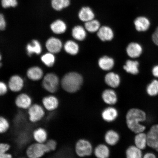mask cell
<instances>
[{"instance_id": "ba28073f", "label": "cell", "mask_w": 158, "mask_h": 158, "mask_svg": "<svg viewBox=\"0 0 158 158\" xmlns=\"http://www.w3.org/2000/svg\"><path fill=\"white\" fill-rule=\"evenodd\" d=\"M24 86V81L21 77L15 75L10 78L9 87L11 91L18 92L22 89Z\"/></svg>"}, {"instance_id": "8992f818", "label": "cell", "mask_w": 158, "mask_h": 158, "mask_svg": "<svg viewBox=\"0 0 158 158\" xmlns=\"http://www.w3.org/2000/svg\"><path fill=\"white\" fill-rule=\"evenodd\" d=\"M28 109L29 120L33 123L40 121L45 115L44 109L38 104L31 105Z\"/></svg>"}, {"instance_id": "f546056e", "label": "cell", "mask_w": 158, "mask_h": 158, "mask_svg": "<svg viewBox=\"0 0 158 158\" xmlns=\"http://www.w3.org/2000/svg\"><path fill=\"white\" fill-rule=\"evenodd\" d=\"M64 49L67 53L71 55H76L78 52L79 46L77 44L72 40L67 41L64 45Z\"/></svg>"}, {"instance_id": "7c38bea8", "label": "cell", "mask_w": 158, "mask_h": 158, "mask_svg": "<svg viewBox=\"0 0 158 158\" xmlns=\"http://www.w3.org/2000/svg\"><path fill=\"white\" fill-rule=\"evenodd\" d=\"M126 51L128 56L131 58H137L143 52V48L138 43H131L128 45Z\"/></svg>"}, {"instance_id": "484cf974", "label": "cell", "mask_w": 158, "mask_h": 158, "mask_svg": "<svg viewBox=\"0 0 158 158\" xmlns=\"http://www.w3.org/2000/svg\"><path fill=\"white\" fill-rule=\"evenodd\" d=\"M137 134L134 139L135 146L140 149H145L147 145V134L143 132Z\"/></svg>"}, {"instance_id": "4dcf8cb0", "label": "cell", "mask_w": 158, "mask_h": 158, "mask_svg": "<svg viewBox=\"0 0 158 158\" xmlns=\"http://www.w3.org/2000/svg\"><path fill=\"white\" fill-rule=\"evenodd\" d=\"M70 0H52L51 5L53 9L56 11H60L70 5Z\"/></svg>"}, {"instance_id": "60d3db41", "label": "cell", "mask_w": 158, "mask_h": 158, "mask_svg": "<svg viewBox=\"0 0 158 158\" xmlns=\"http://www.w3.org/2000/svg\"><path fill=\"white\" fill-rule=\"evenodd\" d=\"M152 40L155 44L158 46V27L153 34Z\"/></svg>"}, {"instance_id": "7402d4cb", "label": "cell", "mask_w": 158, "mask_h": 158, "mask_svg": "<svg viewBox=\"0 0 158 158\" xmlns=\"http://www.w3.org/2000/svg\"><path fill=\"white\" fill-rule=\"evenodd\" d=\"M99 66L102 70L108 71L113 68L114 61L113 59L107 56H104L99 59Z\"/></svg>"}, {"instance_id": "f35d334b", "label": "cell", "mask_w": 158, "mask_h": 158, "mask_svg": "<svg viewBox=\"0 0 158 158\" xmlns=\"http://www.w3.org/2000/svg\"><path fill=\"white\" fill-rule=\"evenodd\" d=\"M8 90L7 87L3 82L0 81V96H2L6 94Z\"/></svg>"}, {"instance_id": "f1b7e54d", "label": "cell", "mask_w": 158, "mask_h": 158, "mask_svg": "<svg viewBox=\"0 0 158 158\" xmlns=\"http://www.w3.org/2000/svg\"><path fill=\"white\" fill-rule=\"evenodd\" d=\"M141 150L136 146H130L126 150V157L128 158H141L143 156Z\"/></svg>"}, {"instance_id": "8fae6325", "label": "cell", "mask_w": 158, "mask_h": 158, "mask_svg": "<svg viewBox=\"0 0 158 158\" xmlns=\"http://www.w3.org/2000/svg\"><path fill=\"white\" fill-rule=\"evenodd\" d=\"M42 103L44 107L48 111H53L58 108L59 102L56 97L49 95L45 97L42 100Z\"/></svg>"}, {"instance_id": "5b68a950", "label": "cell", "mask_w": 158, "mask_h": 158, "mask_svg": "<svg viewBox=\"0 0 158 158\" xmlns=\"http://www.w3.org/2000/svg\"><path fill=\"white\" fill-rule=\"evenodd\" d=\"M75 151L78 156L84 157L91 155L93 148L89 142L85 139H81L77 142Z\"/></svg>"}, {"instance_id": "e575fe53", "label": "cell", "mask_w": 158, "mask_h": 158, "mask_svg": "<svg viewBox=\"0 0 158 158\" xmlns=\"http://www.w3.org/2000/svg\"><path fill=\"white\" fill-rule=\"evenodd\" d=\"M10 148L9 144L6 143H0V158H11L12 156L7 153Z\"/></svg>"}, {"instance_id": "d6986e66", "label": "cell", "mask_w": 158, "mask_h": 158, "mask_svg": "<svg viewBox=\"0 0 158 158\" xmlns=\"http://www.w3.org/2000/svg\"><path fill=\"white\" fill-rule=\"evenodd\" d=\"M27 77L30 80L37 81L40 80L43 75V71L38 67H33L29 68L27 71Z\"/></svg>"}, {"instance_id": "ac0fdd59", "label": "cell", "mask_w": 158, "mask_h": 158, "mask_svg": "<svg viewBox=\"0 0 158 158\" xmlns=\"http://www.w3.org/2000/svg\"><path fill=\"white\" fill-rule=\"evenodd\" d=\"M27 54L29 56L33 54L39 55L42 51V47L39 41L34 40L27 45L26 47Z\"/></svg>"}, {"instance_id": "ab89813d", "label": "cell", "mask_w": 158, "mask_h": 158, "mask_svg": "<svg viewBox=\"0 0 158 158\" xmlns=\"http://www.w3.org/2000/svg\"><path fill=\"white\" fill-rule=\"evenodd\" d=\"M6 22L4 15L0 13V30L3 31L5 29Z\"/></svg>"}, {"instance_id": "52a82bcc", "label": "cell", "mask_w": 158, "mask_h": 158, "mask_svg": "<svg viewBox=\"0 0 158 158\" xmlns=\"http://www.w3.org/2000/svg\"><path fill=\"white\" fill-rule=\"evenodd\" d=\"M147 145L158 152V124L152 126L147 134Z\"/></svg>"}, {"instance_id": "9c48e42d", "label": "cell", "mask_w": 158, "mask_h": 158, "mask_svg": "<svg viewBox=\"0 0 158 158\" xmlns=\"http://www.w3.org/2000/svg\"><path fill=\"white\" fill-rule=\"evenodd\" d=\"M45 45L49 52L53 54L60 52L62 47V43L60 40L53 37L47 40Z\"/></svg>"}, {"instance_id": "7a4b0ae2", "label": "cell", "mask_w": 158, "mask_h": 158, "mask_svg": "<svg viewBox=\"0 0 158 158\" xmlns=\"http://www.w3.org/2000/svg\"><path fill=\"white\" fill-rule=\"evenodd\" d=\"M83 79L80 74L72 72L68 73L63 77L61 84L64 90L69 93H74L80 89Z\"/></svg>"}, {"instance_id": "d590c367", "label": "cell", "mask_w": 158, "mask_h": 158, "mask_svg": "<svg viewBox=\"0 0 158 158\" xmlns=\"http://www.w3.org/2000/svg\"><path fill=\"white\" fill-rule=\"evenodd\" d=\"M9 127L8 121L5 118L0 116V133H6L9 130Z\"/></svg>"}, {"instance_id": "cb8c5ba5", "label": "cell", "mask_w": 158, "mask_h": 158, "mask_svg": "<svg viewBox=\"0 0 158 158\" xmlns=\"http://www.w3.org/2000/svg\"><path fill=\"white\" fill-rule=\"evenodd\" d=\"M51 28L55 34H62L66 30L67 26L64 22L61 20H57L51 25Z\"/></svg>"}, {"instance_id": "4fadbf2b", "label": "cell", "mask_w": 158, "mask_h": 158, "mask_svg": "<svg viewBox=\"0 0 158 158\" xmlns=\"http://www.w3.org/2000/svg\"><path fill=\"white\" fill-rule=\"evenodd\" d=\"M102 98L106 103L110 105L115 104L118 101L117 94L114 91L111 89L104 90L102 92Z\"/></svg>"}, {"instance_id": "b9f144b4", "label": "cell", "mask_w": 158, "mask_h": 158, "mask_svg": "<svg viewBox=\"0 0 158 158\" xmlns=\"http://www.w3.org/2000/svg\"><path fill=\"white\" fill-rule=\"evenodd\" d=\"M152 72L153 76L156 77L158 78V65L153 67Z\"/></svg>"}, {"instance_id": "ee69618b", "label": "cell", "mask_w": 158, "mask_h": 158, "mask_svg": "<svg viewBox=\"0 0 158 158\" xmlns=\"http://www.w3.org/2000/svg\"><path fill=\"white\" fill-rule=\"evenodd\" d=\"M1 59H2V56H1V54H0V68H1V67L2 66V64L1 62Z\"/></svg>"}, {"instance_id": "ffe728a7", "label": "cell", "mask_w": 158, "mask_h": 158, "mask_svg": "<svg viewBox=\"0 0 158 158\" xmlns=\"http://www.w3.org/2000/svg\"><path fill=\"white\" fill-rule=\"evenodd\" d=\"M78 16L81 20L85 23L93 19L94 17L93 11L88 7L82 8L79 12Z\"/></svg>"}, {"instance_id": "d4e9b609", "label": "cell", "mask_w": 158, "mask_h": 158, "mask_svg": "<svg viewBox=\"0 0 158 158\" xmlns=\"http://www.w3.org/2000/svg\"><path fill=\"white\" fill-rule=\"evenodd\" d=\"M139 63L137 61L128 60L126 61L123 68L126 72L133 75H136L139 73Z\"/></svg>"}, {"instance_id": "2e32d148", "label": "cell", "mask_w": 158, "mask_h": 158, "mask_svg": "<svg viewBox=\"0 0 158 158\" xmlns=\"http://www.w3.org/2000/svg\"><path fill=\"white\" fill-rule=\"evenodd\" d=\"M150 22L147 17H139L134 21L136 30L139 31H145L148 30L150 26Z\"/></svg>"}, {"instance_id": "1f68e13d", "label": "cell", "mask_w": 158, "mask_h": 158, "mask_svg": "<svg viewBox=\"0 0 158 158\" xmlns=\"http://www.w3.org/2000/svg\"><path fill=\"white\" fill-rule=\"evenodd\" d=\"M85 27L87 31L91 33H94L98 31L100 28V23L96 20L92 19L86 22Z\"/></svg>"}, {"instance_id": "d6a6232c", "label": "cell", "mask_w": 158, "mask_h": 158, "mask_svg": "<svg viewBox=\"0 0 158 158\" xmlns=\"http://www.w3.org/2000/svg\"><path fill=\"white\" fill-rule=\"evenodd\" d=\"M147 93L150 96H154L158 94V81L154 80L148 85L147 88Z\"/></svg>"}, {"instance_id": "e0dca14e", "label": "cell", "mask_w": 158, "mask_h": 158, "mask_svg": "<svg viewBox=\"0 0 158 158\" xmlns=\"http://www.w3.org/2000/svg\"><path fill=\"white\" fill-rule=\"evenodd\" d=\"M105 81L108 86L116 88L119 85L120 79L119 76L113 72L108 73L105 77Z\"/></svg>"}, {"instance_id": "44dd1931", "label": "cell", "mask_w": 158, "mask_h": 158, "mask_svg": "<svg viewBox=\"0 0 158 158\" xmlns=\"http://www.w3.org/2000/svg\"><path fill=\"white\" fill-rule=\"evenodd\" d=\"M105 140L108 145L114 146L117 144L119 140V134L113 130H109L105 135Z\"/></svg>"}, {"instance_id": "30bf717a", "label": "cell", "mask_w": 158, "mask_h": 158, "mask_svg": "<svg viewBox=\"0 0 158 158\" xmlns=\"http://www.w3.org/2000/svg\"><path fill=\"white\" fill-rule=\"evenodd\" d=\"M32 100L30 97L26 94H21L17 96L15 104L18 107L23 109H28L31 105Z\"/></svg>"}, {"instance_id": "83f0119b", "label": "cell", "mask_w": 158, "mask_h": 158, "mask_svg": "<svg viewBox=\"0 0 158 158\" xmlns=\"http://www.w3.org/2000/svg\"><path fill=\"white\" fill-rule=\"evenodd\" d=\"M72 35L77 40L82 41L86 38V33L83 27L81 26H77L73 28Z\"/></svg>"}, {"instance_id": "74e56055", "label": "cell", "mask_w": 158, "mask_h": 158, "mask_svg": "<svg viewBox=\"0 0 158 158\" xmlns=\"http://www.w3.org/2000/svg\"><path fill=\"white\" fill-rule=\"evenodd\" d=\"M47 146L49 152L51 151H54L57 147V143L56 141L53 139L47 140L45 143Z\"/></svg>"}, {"instance_id": "7bdbcfd3", "label": "cell", "mask_w": 158, "mask_h": 158, "mask_svg": "<svg viewBox=\"0 0 158 158\" xmlns=\"http://www.w3.org/2000/svg\"><path fill=\"white\" fill-rule=\"evenodd\" d=\"M144 158H155L156 157L155 154L152 153H148L144 155Z\"/></svg>"}, {"instance_id": "5bb4252c", "label": "cell", "mask_w": 158, "mask_h": 158, "mask_svg": "<svg viewBox=\"0 0 158 158\" xmlns=\"http://www.w3.org/2000/svg\"><path fill=\"white\" fill-rule=\"evenodd\" d=\"M118 112L115 108L112 107L106 108L102 111V115L105 121L110 122L114 121L118 116Z\"/></svg>"}, {"instance_id": "8d00e7d4", "label": "cell", "mask_w": 158, "mask_h": 158, "mask_svg": "<svg viewBox=\"0 0 158 158\" xmlns=\"http://www.w3.org/2000/svg\"><path fill=\"white\" fill-rule=\"evenodd\" d=\"M2 6L4 8H8L10 7H15L18 4L17 0H1Z\"/></svg>"}, {"instance_id": "3957f363", "label": "cell", "mask_w": 158, "mask_h": 158, "mask_svg": "<svg viewBox=\"0 0 158 158\" xmlns=\"http://www.w3.org/2000/svg\"><path fill=\"white\" fill-rule=\"evenodd\" d=\"M59 79L56 74L52 73L45 75L42 82V86L45 90L51 94L55 93L58 90Z\"/></svg>"}, {"instance_id": "603a6c76", "label": "cell", "mask_w": 158, "mask_h": 158, "mask_svg": "<svg viewBox=\"0 0 158 158\" xmlns=\"http://www.w3.org/2000/svg\"><path fill=\"white\" fill-rule=\"evenodd\" d=\"M33 137L37 143H45L47 141L48 135L44 128H39L33 132Z\"/></svg>"}, {"instance_id": "836d02e7", "label": "cell", "mask_w": 158, "mask_h": 158, "mask_svg": "<svg viewBox=\"0 0 158 158\" xmlns=\"http://www.w3.org/2000/svg\"><path fill=\"white\" fill-rule=\"evenodd\" d=\"M41 60L44 64L49 67H52L55 62V57L52 53L49 52L43 55Z\"/></svg>"}, {"instance_id": "9a60e30c", "label": "cell", "mask_w": 158, "mask_h": 158, "mask_svg": "<svg viewBox=\"0 0 158 158\" xmlns=\"http://www.w3.org/2000/svg\"><path fill=\"white\" fill-rule=\"evenodd\" d=\"M97 35L99 38L102 41L111 40L114 37V33L111 29L106 26L100 27Z\"/></svg>"}, {"instance_id": "6da1fadb", "label": "cell", "mask_w": 158, "mask_h": 158, "mask_svg": "<svg viewBox=\"0 0 158 158\" xmlns=\"http://www.w3.org/2000/svg\"><path fill=\"white\" fill-rule=\"evenodd\" d=\"M147 116L145 112L138 108H132L127 112L126 116V123L131 131L137 134L143 132L146 129L141 123L145 121Z\"/></svg>"}, {"instance_id": "277c9868", "label": "cell", "mask_w": 158, "mask_h": 158, "mask_svg": "<svg viewBox=\"0 0 158 158\" xmlns=\"http://www.w3.org/2000/svg\"><path fill=\"white\" fill-rule=\"evenodd\" d=\"M48 152V149L45 143H38L30 145L26 152L27 156L30 158H40Z\"/></svg>"}, {"instance_id": "4316f807", "label": "cell", "mask_w": 158, "mask_h": 158, "mask_svg": "<svg viewBox=\"0 0 158 158\" xmlns=\"http://www.w3.org/2000/svg\"><path fill=\"white\" fill-rule=\"evenodd\" d=\"M95 155L98 158H106L109 157L110 150L107 146L104 144H100L94 149Z\"/></svg>"}]
</instances>
